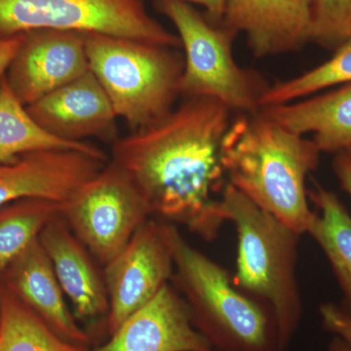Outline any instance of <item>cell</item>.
Returning <instances> with one entry per match:
<instances>
[{
    "instance_id": "6da1fadb",
    "label": "cell",
    "mask_w": 351,
    "mask_h": 351,
    "mask_svg": "<svg viewBox=\"0 0 351 351\" xmlns=\"http://www.w3.org/2000/svg\"><path fill=\"white\" fill-rule=\"evenodd\" d=\"M232 114L213 99L184 98L158 121L117 138L110 160L130 177L152 216L213 241L226 223L214 195L226 186L221 149Z\"/></svg>"
},
{
    "instance_id": "7a4b0ae2",
    "label": "cell",
    "mask_w": 351,
    "mask_h": 351,
    "mask_svg": "<svg viewBox=\"0 0 351 351\" xmlns=\"http://www.w3.org/2000/svg\"><path fill=\"white\" fill-rule=\"evenodd\" d=\"M313 140L284 128L260 110L239 113L228 127L221 158L228 184L299 234L308 232L306 179L319 164Z\"/></svg>"
},
{
    "instance_id": "3957f363",
    "label": "cell",
    "mask_w": 351,
    "mask_h": 351,
    "mask_svg": "<svg viewBox=\"0 0 351 351\" xmlns=\"http://www.w3.org/2000/svg\"><path fill=\"white\" fill-rule=\"evenodd\" d=\"M167 234L173 286L215 351H284L269 306L237 287L230 272L189 244L177 226L167 223Z\"/></svg>"
},
{
    "instance_id": "277c9868",
    "label": "cell",
    "mask_w": 351,
    "mask_h": 351,
    "mask_svg": "<svg viewBox=\"0 0 351 351\" xmlns=\"http://www.w3.org/2000/svg\"><path fill=\"white\" fill-rule=\"evenodd\" d=\"M226 221L237 232L235 285L267 304L274 313L283 350L301 324L298 279L299 233L284 225L226 182L219 196Z\"/></svg>"
},
{
    "instance_id": "5b68a950",
    "label": "cell",
    "mask_w": 351,
    "mask_h": 351,
    "mask_svg": "<svg viewBox=\"0 0 351 351\" xmlns=\"http://www.w3.org/2000/svg\"><path fill=\"white\" fill-rule=\"evenodd\" d=\"M89 69L131 131L152 125L176 107L184 60L175 48L85 32Z\"/></svg>"
},
{
    "instance_id": "8992f818",
    "label": "cell",
    "mask_w": 351,
    "mask_h": 351,
    "mask_svg": "<svg viewBox=\"0 0 351 351\" xmlns=\"http://www.w3.org/2000/svg\"><path fill=\"white\" fill-rule=\"evenodd\" d=\"M157 11L171 21L184 51L180 96L213 99L232 112L261 110L267 91L262 76L235 62L232 43L237 32L217 27L191 3L182 0H156Z\"/></svg>"
},
{
    "instance_id": "52a82bcc",
    "label": "cell",
    "mask_w": 351,
    "mask_h": 351,
    "mask_svg": "<svg viewBox=\"0 0 351 351\" xmlns=\"http://www.w3.org/2000/svg\"><path fill=\"white\" fill-rule=\"evenodd\" d=\"M40 29L98 32L181 47L147 10L145 0H0V39Z\"/></svg>"
},
{
    "instance_id": "ba28073f",
    "label": "cell",
    "mask_w": 351,
    "mask_h": 351,
    "mask_svg": "<svg viewBox=\"0 0 351 351\" xmlns=\"http://www.w3.org/2000/svg\"><path fill=\"white\" fill-rule=\"evenodd\" d=\"M61 217L104 267L125 248L152 212L125 171L110 160L62 203Z\"/></svg>"
},
{
    "instance_id": "9c48e42d",
    "label": "cell",
    "mask_w": 351,
    "mask_h": 351,
    "mask_svg": "<svg viewBox=\"0 0 351 351\" xmlns=\"http://www.w3.org/2000/svg\"><path fill=\"white\" fill-rule=\"evenodd\" d=\"M108 298V336L172 282L174 258L167 223L149 218L103 267Z\"/></svg>"
},
{
    "instance_id": "30bf717a",
    "label": "cell",
    "mask_w": 351,
    "mask_h": 351,
    "mask_svg": "<svg viewBox=\"0 0 351 351\" xmlns=\"http://www.w3.org/2000/svg\"><path fill=\"white\" fill-rule=\"evenodd\" d=\"M88 71L85 32L40 29L25 32L5 78L16 98L27 107Z\"/></svg>"
},
{
    "instance_id": "8fae6325",
    "label": "cell",
    "mask_w": 351,
    "mask_h": 351,
    "mask_svg": "<svg viewBox=\"0 0 351 351\" xmlns=\"http://www.w3.org/2000/svg\"><path fill=\"white\" fill-rule=\"evenodd\" d=\"M108 161L75 149L21 154L0 164V207L22 199L66 202Z\"/></svg>"
},
{
    "instance_id": "7c38bea8",
    "label": "cell",
    "mask_w": 351,
    "mask_h": 351,
    "mask_svg": "<svg viewBox=\"0 0 351 351\" xmlns=\"http://www.w3.org/2000/svg\"><path fill=\"white\" fill-rule=\"evenodd\" d=\"M25 108L41 128L61 140L99 138L112 145L119 138V117L90 69Z\"/></svg>"
},
{
    "instance_id": "4fadbf2b",
    "label": "cell",
    "mask_w": 351,
    "mask_h": 351,
    "mask_svg": "<svg viewBox=\"0 0 351 351\" xmlns=\"http://www.w3.org/2000/svg\"><path fill=\"white\" fill-rule=\"evenodd\" d=\"M89 351V350H88ZM91 351H215L198 332L184 298L168 284Z\"/></svg>"
},
{
    "instance_id": "5bb4252c",
    "label": "cell",
    "mask_w": 351,
    "mask_h": 351,
    "mask_svg": "<svg viewBox=\"0 0 351 351\" xmlns=\"http://www.w3.org/2000/svg\"><path fill=\"white\" fill-rule=\"evenodd\" d=\"M221 21L243 32L254 56H276L311 41V0H225Z\"/></svg>"
},
{
    "instance_id": "9a60e30c",
    "label": "cell",
    "mask_w": 351,
    "mask_h": 351,
    "mask_svg": "<svg viewBox=\"0 0 351 351\" xmlns=\"http://www.w3.org/2000/svg\"><path fill=\"white\" fill-rule=\"evenodd\" d=\"M38 239L73 304L76 319L86 323L107 319L108 298L103 269L61 215L47 223Z\"/></svg>"
},
{
    "instance_id": "2e32d148",
    "label": "cell",
    "mask_w": 351,
    "mask_h": 351,
    "mask_svg": "<svg viewBox=\"0 0 351 351\" xmlns=\"http://www.w3.org/2000/svg\"><path fill=\"white\" fill-rule=\"evenodd\" d=\"M0 280L62 338L76 345H89L90 336L69 311L66 295L38 239L10 263Z\"/></svg>"
},
{
    "instance_id": "e0dca14e",
    "label": "cell",
    "mask_w": 351,
    "mask_h": 351,
    "mask_svg": "<svg viewBox=\"0 0 351 351\" xmlns=\"http://www.w3.org/2000/svg\"><path fill=\"white\" fill-rule=\"evenodd\" d=\"M260 112L298 135L313 134L321 152L351 154V83Z\"/></svg>"
},
{
    "instance_id": "ac0fdd59",
    "label": "cell",
    "mask_w": 351,
    "mask_h": 351,
    "mask_svg": "<svg viewBox=\"0 0 351 351\" xmlns=\"http://www.w3.org/2000/svg\"><path fill=\"white\" fill-rule=\"evenodd\" d=\"M43 149H75L110 160L98 145L61 140L41 128L16 98L4 75L0 80V164L12 162L21 154Z\"/></svg>"
},
{
    "instance_id": "d6986e66",
    "label": "cell",
    "mask_w": 351,
    "mask_h": 351,
    "mask_svg": "<svg viewBox=\"0 0 351 351\" xmlns=\"http://www.w3.org/2000/svg\"><path fill=\"white\" fill-rule=\"evenodd\" d=\"M308 197L319 210L307 234L319 245L329 261L351 314V216L338 195L316 184Z\"/></svg>"
},
{
    "instance_id": "ffe728a7",
    "label": "cell",
    "mask_w": 351,
    "mask_h": 351,
    "mask_svg": "<svg viewBox=\"0 0 351 351\" xmlns=\"http://www.w3.org/2000/svg\"><path fill=\"white\" fill-rule=\"evenodd\" d=\"M0 351H88L62 338L1 282Z\"/></svg>"
},
{
    "instance_id": "44dd1931",
    "label": "cell",
    "mask_w": 351,
    "mask_h": 351,
    "mask_svg": "<svg viewBox=\"0 0 351 351\" xmlns=\"http://www.w3.org/2000/svg\"><path fill=\"white\" fill-rule=\"evenodd\" d=\"M61 211L62 203L44 199L14 201L0 207V276Z\"/></svg>"
},
{
    "instance_id": "7402d4cb",
    "label": "cell",
    "mask_w": 351,
    "mask_h": 351,
    "mask_svg": "<svg viewBox=\"0 0 351 351\" xmlns=\"http://www.w3.org/2000/svg\"><path fill=\"white\" fill-rule=\"evenodd\" d=\"M351 83V39L336 50L331 59L316 68L269 86L261 99V108L290 103Z\"/></svg>"
},
{
    "instance_id": "603a6c76",
    "label": "cell",
    "mask_w": 351,
    "mask_h": 351,
    "mask_svg": "<svg viewBox=\"0 0 351 351\" xmlns=\"http://www.w3.org/2000/svg\"><path fill=\"white\" fill-rule=\"evenodd\" d=\"M351 39V0H311V36L328 49Z\"/></svg>"
},
{
    "instance_id": "cb8c5ba5",
    "label": "cell",
    "mask_w": 351,
    "mask_h": 351,
    "mask_svg": "<svg viewBox=\"0 0 351 351\" xmlns=\"http://www.w3.org/2000/svg\"><path fill=\"white\" fill-rule=\"evenodd\" d=\"M323 327L351 346V314L343 306L327 302L319 307Z\"/></svg>"
},
{
    "instance_id": "d4e9b609",
    "label": "cell",
    "mask_w": 351,
    "mask_h": 351,
    "mask_svg": "<svg viewBox=\"0 0 351 351\" xmlns=\"http://www.w3.org/2000/svg\"><path fill=\"white\" fill-rule=\"evenodd\" d=\"M24 39L25 32L11 38L0 39V80L6 75L7 69L24 43Z\"/></svg>"
},
{
    "instance_id": "484cf974",
    "label": "cell",
    "mask_w": 351,
    "mask_h": 351,
    "mask_svg": "<svg viewBox=\"0 0 351 351\" xmlns=\"http://www.w3.org/2000/svg\"><path fill=\"white\" fill-rule=\"evenodd\" d=\"M334 172L338 178L343 191L351 198V156L350 154H339L332 162Z\"/></svg>"
},
{
    "instance_id": "4316f807",
    "label": "cell",
    "mask_w": 351,
    "mask_h": 351,
    "mask_svg": "<svg viewBox=\"0 0 351 351\" xmlns=\"http://www.w3.org/2000/svg\"><path fill=\"white\" fill-rule=\"evenodd\" d=\"M188 3L198 4L206 10V18L210 22H219L223 20L225 0H182Z\"/></svg>"
},
{
    "instance_id": "83f0119b",
    "label": "cell",
    "mask_w": 351,
    "mask_h": 351,
    "mask_svg": "<svg viewBox=\"0 0 351 351\" xmlns=\"http://www.w3.org/2000/svg\"><path fill=\"white\" fill-rule=\"evenodd\" d=\"M327 351H351V346L343 339L335 337L328 346Z\"/></svg>"
},
{
    "instance_id": "f1b7e54d",
    "label": "cell",
    "mask_w": 351,
    "mask_h": 351,
    "mask_svg": "<svg viewBox=\"0 0 351 351\" xmlns=\"http://www.w3.org/2000/svg\"><path fill=\"white\" fill-rule=\"evenodd\" d=\"M0 292H1V280H0ZM0 319H1V298H0Z\"/></svg>"
},
{
    "instance_id": "f546056e",
    "label": "cell",
    "mask_w": 351,
    "mask_h": 351,
    "mask_svg": "<svg viewBox=\"0 0 351 351\" xmlns=\"http://www.w3.org/2000/svg\"><path fill=\"white\" fill-rule=\"evenodd\" d=\"M350 154V156H351V154Z\"/></svg>"
}]
</instances>
